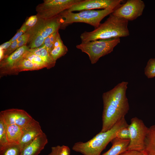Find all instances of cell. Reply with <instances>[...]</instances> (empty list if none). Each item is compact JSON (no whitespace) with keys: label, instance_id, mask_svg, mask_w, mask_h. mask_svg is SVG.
I'll list each match as a JSON object with an SVG mask.
<instances>
[{"label":"cell","instance_id":"6da1fadb","mask_svg":"<svg viewBox=\"0 0 155 155\" xmlns=\"http://www.w3.org/2000/svg\"><path fill=\"white\" fill-rule=\"evenodd\" d=\"M128 82H122L102 96L103 109L101 132L111 129L122 119L125 118L129 109L126 95Z\"/></svg>","mask_w":155,"mask_h":155},{"label":"cell","instance_id":"7a4b0ae2","mask_svg":"<svg viewBox=\"0 0 155 155\" xmlns=\"http://www.w3.org/2000/svg\"><path fill=\"white\" fill-rule=\"evenodd\" d=\"M128 21L117 17L112 13L99 27L91 32L85 31L80 35L82 42L126 37L129 35Z\"/></svg>","mask_w":155,"mask_h":155},{"label":"cell","instance_id":"3957f363","mask_svg":"<svg viewBox=\"0 0 155 155\" xmlns=\"http://www.w3.org/2000/svg\"><path fill=\"white\" fill-rule=\"evenodd\" d=\"M128 125L125 118H123L109 130L100 131L88 141L75 143L72 149L84 155H100L108 144L116 137L117 131L120 128Z\"/></svg>","mask_w":155,"mask_h":155},{"label":"cell","instance_id":"277c9868","mask_svg":"<svg viewBox=\"0 0 155 155\" xmlns=\"http://www.w3.org/2000/svg\"><path fill=\"white\" fill-rule=\"evenodd\" d=\"M121 0H119L116 3L108 8L101 10H86L77 13L64 11L59 14L63 19L61 29H64L69 25L75 22H82L89 24L95 29L98 28L100 22L106 16L113 13L120 6Z\"/></svg>","mask_w":155,"mask_h":155},{"label":"cell","instance_id":"5b68a950","mask_svg":"<svg viewBox=\"0 0 155 155\" xmlns=\"http://www.w3.org/2000/svg\"><path fill=\"white\" fill-rule=\"evenodd\" d=\"M38 18L35 25L26 32L29 35L26 45L29 49L42 46L46 38L61 29L63 21L59 14L46 19Z\"/></svg>","mask_w":155,"mask_h":155},{"label":"cell","instance_id":"8992f818","mask_svg":"<svg viewBox=\"0 0 155 155\" xmlns=\"http://www.w3.org/2000/svg\"><path fill=\"white\" fill-rule=\"evenodd\" d=\"M120 38L99 40L87 42H82L76 46L82 52L87 54L92 64L96 63L101 57L113 51L120 42Z\"/></svg>","mask_w":155,"mask_h":155},{"label":"cell","instance_id":"52a82bcc","mask_svg":"<svg viewBox=\"0 0 155 155\" xmlns=\"http://www.w3.org/2000/svg\"><path fill=\"white\" fill-rule=\"evenodd\" d=\"M82 0H44L36 7L38 18L48 19L53 18Z\"/></svg>","mask_w":155,"mask_h":155},{"label":"cell","instance_id":"ba28073f","mask_svg":"<svg viewBox=\"0 0 155 155\" xmlns=\"http://www.w3.org/2000/svg\"><path fill=\"white\" fill-rule=\"evenodd\" d=\"M130 122L128 127L130 137L127 150L136 151L143 153L148 127L142 120L136 117L132 118Z\"/></svg>","mask_w":155,"mask_h":155},{"label":"cell","instance_id":"9c48e42d","mask_svg":"<svg viewBox=\"0 0 155 155\" xmlns=\"http://www.w3.org/2000/svg\"><path fill=\"white\" fill-rule=\"evenodd\" d=\"M145 7L144 3L141 0H128L112 13L128 21H132L142 15Z\"/></svg>","mask_w":155,"mask_h":155},{"label":"cell","instance_id":"30bf717a","mask_svg":"<svg viewBox=\"0 0 155 155\" xmlns=\"http://www.w3.org/2000/svg\"><path fill=\"white\" fill-rule=\"evenodd\" d=\"M1 117L7 125H14L23 128L33 118L27 112L22 109L12 108L2 111Z\"/></svg>","mask_w":155,"mask_h":155},{"label":"cell","instance_id":"8fae6325","mask_svg":"<svg viewBox=\"0 0 155 155\" xmlns=\"http://www.w3.org/2000/svg\"><path fill=\"white\" fill-rule=\"evenodd\" d=\"M29 49L26 45L20 47L8 56L0 61V77L9 75L16 63L24 57L25 53Z\"/></svg>","mask_w":155,"mask_h":155},{"label":"cell","instance_id":"7c38bea8","mask_svg":"<svg viewBox=\"0 0 155 155\" xmlns=\"http://www.w3.org/2000/svg\"><path fill=\"white\" fill-rule=\"evenodd\" d=\"M22 135L19 144L22 149L43 132L39 123L33 118L22 128Z\"/></svg>","mask_w":155,"mask_h":155},{"label":"cell","instance_id":"4fadbf2b","mask_svg":"<svg viewBox=\"0 0 155 155\" xmlns=\"http://www.w3.org/2000/svg\"><path fill=\"white\" fill-rule=\"evenodd\" d=\"M119 0H82L67 9L73 12L76 11L90 10L94 9H106L117 3Z\"/></svg>","mask_w":155,"mask_h":155},{"label":"cell","instance_id":"5bb4252c","mask_svg":"<svg viewBox=\"0 0 155 155\" xmlns=\"http://www.w3.org/2000/svg\"><path fill=\"white\" fill-rule=\"evenodd\" d=\"M48 142L47 136L43 132L25 146L20 155H38Z\"/></svg>","mask_w":155,"mask_h":155},{"label":"cell","instance_id":"9a60e30c","mask_svg":"<svg viewBox=\"0 0 155 155\" xmlns=\"http://www.w3.org/2000/svg\"><path fill=\"white\" fill-rule=\"evenodd\" d=\"M129 140H123L117 137L111 141L112 146L106 152L100 155H119L127 150Z\"/></svg>","mask_w":155,"mask_h":155},{"label":"cell","instance_id":"2e32d148","mask_svg":"<svg viewBox=\"0 0 155 155\" xmlns=\"http://www.w3.org/2000/svg\"><path fill=\"white\" fill-rule=\"evenodd\" d=\"M143 153L145 155H155V125L148 128Z\"/></svg>","mask_w":155,"mask_h":155},{"label":"cell","instance_id":"e0dca14e","mask_svg":"<svg viewBox=\"0 0 155 155\" xmlns=\"http://www.w3.org/2000/svg\"><path fill=\"white\" fill-rule=\"evenodd\" d=\"M22 133L21 127L14 125H7L6 137L8 143L19 144Z\"/></svg>","mask_w":155,"mask_h":155},{"label":"cell","instance_id":"ac0fdd59","mask_svg":"<svg viewBox=\"0 0 155 155\" xmlns=\"http://www.w3.org/2000/svg\"><path fill=\"white\" fill-rule=\"evenodd\" d=\"M29 51L40 57L46 63L47 69L55 66L56 61L45 49L43 44L40 47L30 49Z\"/></svg>","mask_w":155,"mask_h":155},{"label":"cell","instance_id":"d6986e66","mask_svg":"<svg viewBox=\"0 0 155 155\" xmlns=\"http://www.w3.org/2000/svg\"><path fill=\"white\" fill-rule=\"evenodd\" d=\"M35 65L30 60L24 57L18 61L14 66L9 75H16L19 72L27 71L38 70Z\"/></svg>","mask_w":155,"mask_h":155},{"label":"cell","instance_id":"ffe728a7","mask_svg":"<svg viewBox=\"0 0 155 155\" xmlns=\"http://www.w3.org/2000/svg\"><path fill=\"white\" fill-rule=\"evenodd\" d=\"M68 51V49L63 44L59 32L54 43L53 49L50 54L56 61L58 59L65 55Z\"/></svg>","mask_w":155,"mask_h":155},{"label":"cell","instance_id":"44dd1931","mask_svg":"<svg viewBox=\"0 0 155 155\" xmlns=\"http://www.w3.org/2000/svg\"><path fill=\"white\" fill-rule=\"evenodd\" d=\"M21 151L19 144H8L0 148V155H20Z\"/></svg>","mask_w":155,"mask_h":155},{"label":"cell","instance_id":"7402d4cb","mask_svg":"<svg viewBox=\"0 0 155 155\" xmlns=\"http://www.w3.org/2000/svg\"><path fill=\"white\" fill-rule=\"evenodd\" d=\"M24 57L31 62L38 70L44 67L46 68V63L40 57L30 52L29 51L25 53Z\"/></svg>","mask_w":155,"mask_h":155},{"label":"cell","instance_id":"603a6c76","mask_svg":"<svg viewBox=\"0 0 155 155\" xmlns=\"http://www.w3.org/2000/svg\"><path fill=\"white\" fill-rule=\"evenodd\" d=\"M7 125L0 117V148L3 147L9 143L7 139L6 130Z\"/></svg>","mask_w":155,"mask_h":155},{"label":"cell","instance_id":"cb8c5ba5","mask_svg":"<svg viewBox=\"0 0 155 155\" xmlns=\"http://www.w3.org/2000/svg\"><path fill=\"white\" fill-rule=\"evenodd\" d=\"M59 31L49 36L44 40L43 44L47 51L50 53L54 48V43Z\"/></svg>","mask_w":155,"mask_h":155},{"label":"cell","instance_id":"d4e9b609","mask_svg":"<svg viewBox=\"0 0 155 155\" xmlns=\"http://www.w3.org/2000/svg\"><path fill=\"white\" fill-rule=\"evenodd\" d=\"M144 73L149 78L155 77V59H151L149 60L145 68Z\"/></svg>","mask_w":155,"mask_h":155},{"label":"cell","instance_id":"484cf974","mask_svg":"<svg viewBox=\"0 0 155 155\" xmlns=\"http://www.w3.org/2000/svg\"><path fill=\"white\" fill-rule=\"evenodd\" d=\"M128 127H123L119 129L116 133V137L123 140H130V132Z\"/></svg>","mask_w":155,"mask_h":155},{"label":"cell","instance_id":"4316f807","mask_svg":"<svg viewBox=\"0 0 155 155\" xmlns=\"http://www.w3.org/2000/svg\"><path fill=\"white\" fill-rule=\"evenodd\" d=\"M18 44L17 40H15L12 42L11 44L7 49L4 51V59L8 56L18 49Z\"/></svg>","mask_w":155,"mask_h":155},{"label":"cell","instance_id":"83f0119b","mask_svg":"<svg viewBox=\"0 0 155 155\" xmlns=\"http://www.w3.org/2000/svg\"><path fill=\"white\" fill-rule=\"evenodd\" d=\"M28 29V28L24 23L15 35L9 40L12 42L13 41L17 40L20 36L25 33Z\"/></svg>","mask_w":155,"mask_h":155},{"label":"cell","instance_id":"f1b7e54d","mask_svg":"<svg viewBox=\"0 0 155 155\" xmlns=\"http://www.w3.org/2000/svg\"><path fill=\"white\" fill-rule=\"evenodd\" d=\"M38 18L36 15L32 16L28 18L24 22L25 25L28 28V30L35 25L38 21Z\"/></svg>","mask_w":155,"mask_h":155},{"label":"cell","instance_id":"f546056e","mask_svg":"<svg viewBox=\"0 0 155 155\" xmlns=\"http://www.w3.org/2000/svg\"><path fill=\"white\" fill-rule=\"evenodd\" d=\"M70 150L68 146L64 145L61 146L60 155H70Z\"/></svg>","mask_w":155,"mask_h":155},{"label":"cell","instance_id":"4dcf8cb0","mask_svg":"<svg viewBox=\"0 0 155 155\" xmlns=\"http://www.w3.org/2000/svg\"><path fill=\"white\" fill-rule=\"evenodd\" d=\"M119 155H145L143 153L134 150H126Z\"/></svg>","mask_w":155,"mask_h":155},{"label":"cell","instance_id":"1f68e13d","mask_svg":"<svg viewBox=\"0 0 155 155\" xmlns=\"http://www.w3.org/2000/svg\"><path fill=\"white\" fill-rule=\"evenodd\" d=\"M60 147L59 145L52 147L51 151L48 155H60Z\"/></svg>","mask_w":155,"mask_h":155},{"label":"cell","instance_id":"d6a6232c","mask_svg":"<svg viewBox=\"0 0 155 155\" xmlns=\"http://www.w3.org/2000/svg\"><path fill=\"white\" fill-rule=\"evenodd\" d=\"M29 37V35L28 34V35L23 40L18 43L17 46L18 49L22 46L26 45L28 41Z\"/></svg>","mask_w":155,"mask_h":155},{"label":"cell","instance_id":"836d02e7","mask_svg":"<svg viewBox=\"0 0 155 155\" xmlns=\"http://www.w3.org/2000/svg\"><path fill=\"white\" fill-rule=\"evenodd\" d=\"M12 43V42L9 40L1 45L0 48L3 49L4 51H5L11 45Z\"/></svg>","mask_w":155,"mask_h":155},{"label":"cell","instance_id":"e575fe53","mask_svg":"<svg viewBox=\"0 0 155 155\" xmlns=\"http://www.w3.org/2000/svg\"><path fill=\"white\" fill-rule=\"evenodd\" d=\"M28 34V33L26 32L25 33L21 35L17 40L18 43H19L23 40Z\"/></svg>","mask_w":155,"mask_h":155},{"label":"cell","instance_id":"d590c367","mask_svg":"<svg viewBox=\"0 0 155 155\" xmlns=\"http://www.w3.org/2000/svg\"><path fill=\"white\" fill-rule=\"evenodd\" d=\"M4 51L2 49L0 48V61L4 59Z\"/></svg>","mask_w":155,"mask_h":155}]
</instances>
